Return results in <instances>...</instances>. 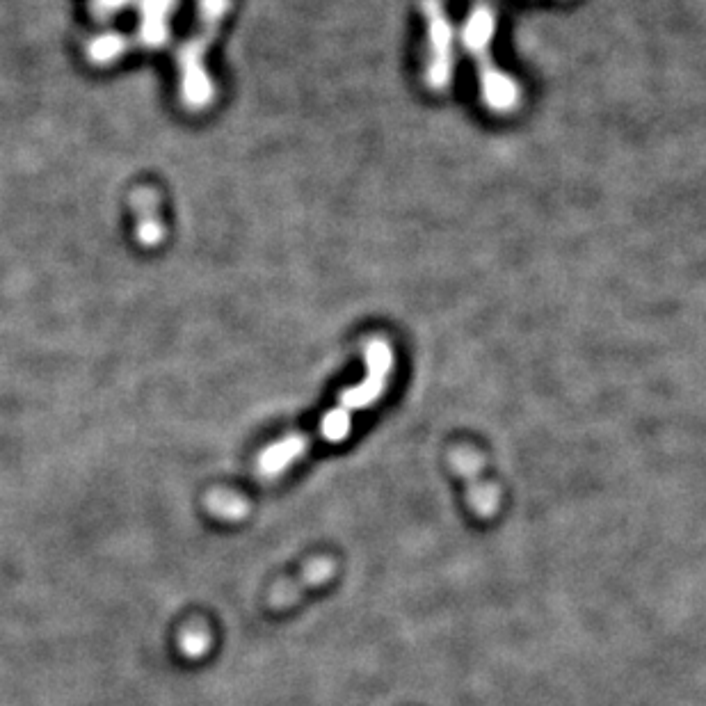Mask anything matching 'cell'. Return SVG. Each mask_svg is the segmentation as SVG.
<instances>
[{
  "label": "cell",
  "instance_id": "1",
  "mask_svg": "<svg viewBox=\"0 0 706 706\" xmlns=\"http://www.w3.org/2000/svg\"><path fill=\"white\" fill-rule=\"evenodd\" d=\"M391 373L393 350L389 343L384 339L368 341L364 380L341 393L339 405L332 407L330 412L320 419L318 428L311 432V435H304V432H300V435H288L275 441V444H270L268 448H263L259 457V471L266 478H277L282 476L286 469H291L316 441H323V444H341V441H346L352 430L355 414L373 407L377 400L384 396V391L389 387Z\"/></svg>",
  "mask_w": 706,
  "mask_h": 706
},
{
  "label": "cell",
  "instance_id": "2",
  "mask_svg": "<svg viewBox=\"0 0 706 706\" xmlns=\"http://www.w3.org/2000/svg\"><path fill=\"white\" fill-rule=\"evenodd\" d=\"M496 32V14L489 5H476L469 12L467 21L462 28V44L467 48L469 55H473L478 62V80H480V94H483L485 106L499 115H508V112L519 106V85L515 78L505 74L503 69L496 67L492 58V39Z\"/></svg>",
  "mask_w": 706,
  "mask_h": 706
},
{
  "label": "cell",
  "instance_id": "3",
  "mask_svg": "<svg viewBox=\"0 0 706 706\" xmlns=\"http://www.w3.org/2000/svg\"><path fill=\"white\" fill-rule=\"evenodd\" d=\"M229 7L231 0H199V30L176 55L181 71V99L190 110H204L215 96L213 80L206 71V53L218 37Z\"/></svg>",
  "mask_w": 706,
  "mask_h": 706
},
{
  "label": "cell",
  "instance_id": "4",
  "mask_svg": "<svg viewBox=\"0 0 706 706\" xmlns=\"http://www.w3.org/2000/svg\"><path fill=\"white\" fill-rule=\"evenodd\" d=\"M421 10L428 26V60H425V83L432 92H444L455 74V32L441 0H421Z\"/></svg>",
  "mask_w": 706,
  "mask_h": 706
},
{
  "label": "cell",
  "instance_id": "5",
  "mask_svg": "<svg viewBox=\"0 0 706 706\" xmlns=\"http://www.w3.org/2000/svg\"><path fill=\"white\" fill-rule=\"evenodd\" d=\"M448 462L455 469L457 476L462 478L467 487V503L473 515L483 521L494 519L501 508V492L492 480L485 478V460L476 448L460 444L453 446L448 453Z\"/></svg>",
  "mask_w": 706,
  "mask_h": 706
},
{
  "label": "cell",
  "instance_id": "6",
  "mask_svg": "<svg viewBox=\"0 0 706 706\" xmlns=\"http://www.w3.org/2000/svg\"><path fill=\"white\" fill-rule=\"evenodd\" d=\"M336 574V560L332 556H318L309 560L293 579L277 583L268 595V608L272 611H284V608L298 604L307 592L320 588L327 581H332Z\"/></svg>",
  "mask_w": 706,
  "mask_h": 706
},
{
  "label": "cell",
  "instance_id": "7",
  "mask_svg": "<svg viewBox=\"0 0 706 706\" xmlns=\"http://www.w3.org/2000/svg\"><path fill=\"white\" fill-rule=\"evenodd\" d=\"M158 204L160 197L154 188H138L131 195V206L135 213V238H138L142 247H158L165 238Z\"/></svg>",
  "mask_w": 706,
  "mask_h": 706
},
{
  "label": "cell",
  "instance_id": "8",
  "mask_svg": "<svg viewBox=\"0 0 706 706\" xmlns=\"http://www.w3.org/2000/svg\"><path fill=\"white\" fill-rule=\"evenodd\" d=\"M176 0H140V32L142 46L160 48L170 39V14Z\"/></svg>",
  "mask_w": 706,
  "mask_h": 706
},
{
  "label": "cell",
  "instance_id": "9",
  "mask_svg": "<svg viewBox=\"0 0 706 706\" xmlns=\"http://www.w3.org/2000/svg\"><path fill=\"white\" fill-rule=\"evenodd\" d=\"M128 48V39L119 32H106V35L94 37L90 44H87V58L94 64H110L117 58H122Z\"/></svg>",
  "mask_w": 706,
  "mask_h": 706
},
{
  "label": "cell",
  "instance_id": "10",
  "mask_svg": "<svg viewBox=\"0 0 706 706\" xmlns=\"http://www.w3.org/2000/svg\"><path fill=\"white\" fill-rule=\"evenodd\" d=\"M208 510L213 512L215 517L220 519H229V521H238L247 515V503L240 499V496L231 494V492H213L206 499Z\"/></svg>",
  "mask_w": 706,
  "mask_h": 706
},
{
  "label": "cell",
  "instance_id": "11",
  "mask_svg": "<svg viewBox=\"0 0 706 706\" xmlns=\"http://www.w3.org/2000/svg\"><path fill=\"white\" fill-rule=\"evenodd\" d=\"M208 647H211V638H208V633L204 629L192 627L181 633V649L190 656V659L204 656Z\"/></svg>",
  "mask_w": 706,
  "mask_h": 706
},
{
  "label": "cell",
  "instance_id": "12",
  "mask_svg": "<svg viewBox=\"0 0 706 706\" xmlns=\"http://www.w3.org/2000/svg\"><path fill=\"white\" fill-rule=\"evenodd\" d=\"M131 3L133 0H92V12L99 21H106L112 14L124 10V7H128Z\"/></svg>",
  "mask_w": 706,
  "mask_h": 706
}]
</instances>
